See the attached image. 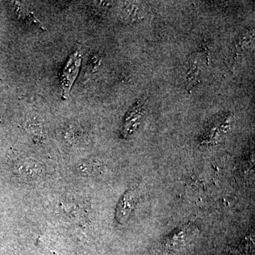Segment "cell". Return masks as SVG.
Listing matches in <instances>:
<instances>
[{
    "instance_id": "obj_3",
    "label": "cell",
    "mask_w": 255,
    "mask_h": 255,
    "mask_svg": "<svg viewBox=\"0 0 255 255\" xmlns=\"http://www.w3.org/2000/svg\"><path fill=\"white\" fill-rule=\"evenodd\" d=\"M16 10L18 18L23 19V21H26V23H29L30 24L34 25V26L41 28H43L42 23L38 21L34 14L25 6L24 4H21L20 2H16Z\"/></svg>"
},
{
    "instance_id": "obj_1",
    "label": "cell",
    "mask_w": 255,
    "mask_h": 255,
    "mask_svg": "<svg viewBox=\"0 0 255 255\" xmlns=\"http://www.w3.org/2000/svg\"><path fill=\"white\" fill-rule=\"evenodd\" d=\"M82 62V53L75 51L69 57L60 73V85L63 98L67 100L70 95L74 82L78 77Z\"/></svg>"
},
{
    "instance_id": "obj_2",
    "label": "cell",
    "mask_w": 255,
    "mask_h": 255,
    "mask_svg": "<svg viewBox=\"0 0 255 255\" xmlns=\"http://www.w3.org/2000/svg\"><path fill=\"white\" fill-rule=\"evenodd\" d=\"M136 201V192L134 189H130L122 198L117 206L116 218L120 223H125L128 219Z\"/></svg>"
}]
</instances>
